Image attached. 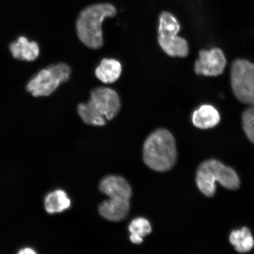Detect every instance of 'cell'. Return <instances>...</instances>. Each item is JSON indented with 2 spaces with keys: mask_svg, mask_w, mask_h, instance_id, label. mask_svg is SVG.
Listing matches in <instances>:
<instances>
[{
  "mask_svg": "<svg viewBox=\"0 0 254 254\" xmlns=\"http://www.w3.org/2000/svg\"><path fill=\"white\" fill-rule=\"evenodd\" d=\"M142 157L146 166L157 172L172 169L177 161L176 141L172 133L163 128L151 132L143 145Z\"/></svg>",
  "mask_w": 254,
  "mask_h": 254,
  "instance_id": "6da1fadb",
  "label": "cell"
},
{
  "mask_svg": "<svg viewBox=\"0 0 254 254\" xmlns=\"http://www.w3.org/2000/svg\"><path fill=\"white\" fill-rule=\"evenodd\" d=\"M99 189L109 197L98 207L101 217L112 222L125 220L130 210L132 192L129 183L122 177L110 175L100 181Z\"/></svg>",
  "mask_w": 254,
  "mask_h": 254,
  "instance_id": "7a4b0ae2",
  "label": "cell"
},
{
  "mask_svg": "<svg viewBox=\"0 0 254 254\" xmlns=\"http://www.w3.org/2000/svg\"><path fill=\"white\" fill-rule=\"evenodd\" d=\"M120 98L112 88L100 87L91 91L87 103L79 104L78 113L84 123L88 125L104 126L106 120L115 118L121 110Z\"/></svg>",
  "mask_w": 254,
  "mask_h": 254,
  "instance_id": "3957f363",
  "label": "cell"
},
{
  "mask_svg": "<svg viewBox=\"0 0 254 254\" xmlns=\"http://www.w3.org/2000/svg\"><path fill=\"white\" fill-rule=\"evenodd\" d=\"M116 14L115 6L110 3L93 4L82 9L76 21V31L79 40L90 49H101L104 45L101 27L103 21Z\"/></svg>",
  "mask_w": 254,
  "mask_h": 254,
  "instance_id": "277c9868",
  "label": "cell"
},
{
  "mask_svg": "<svg viewBox=\"0 0 254 254\" xmlns=\"http://www.w3.org/2000/svg\"><path fill=\"white\" fill-rule=\"evenodd\" d=\"M195 182L198 189L206 197L212 198L216 193V183L231 190L240 189L241 181L236 171L217 159H209L199 164Z\"/></svg>",
  "mask_w": 254,
  "mask_h": 254,
  "instance_id": "5b68a950",
  "label": "cell"
},
{
  "mask_svg": "<svg viewBox=\"0 0 254 254\" xmlns=\"http://www.w3.org/2000/svg\"><path fill=\"white\" fill-rule=\"evenodd\" d=\"M180 28L175 15L168 11L161 12L158 20L159 46L168 56L186 58L189 55V46L185 39L178 36Z\"/></svg>",
  "mask_w": 254,
  "mask_h": 254,
  "instance_id": "8992f818",
  "label": "cell"
},
{
  "mask_svg": "<svg viewBox=\"0 0 254 254\" xmlns=\"http://www.w3.org/2000/svg\"><path fill=\"white\" fill-rule=\"evenodd\" d=\"M71 69L67 64H54L41 69L28 82L26 89L35 97L49 96L60 85L70 79Z\"/></svg>",
  "mask_w": 254,
  "mask_h": 254,
  "instance_id": "52a82bcc",
  "label": "cell"
},
{
  "mask_svg": "<svg viewBox=\"0 0 254 254\" xmlns=\"http://www.w3.org/2000/svg\"><path fill=\"white\" fill-rule=\"evenodd\" d=\"M230 82L238 101L249 106L254 103V63L245 59L234 60L231 67Z\"/></svg>",
  "mask_w": 254,
  "mask_h": 254,
  "instance_id": "ba28073f",
  "label": "cell"
},
{
  "mask_svg": "<svg viewBox=\"0 0 254 254\" xmlns=\"http://www.w3.org/2000/svg\"><path fill=\"white\" fill-rule=\"evenodd\" d=\"M226 65V57L220 48L201 50L199 52L198 59L194 63V71L198 75L217 77L224 72Z\"/></svg>",
  "mask_w": 254,
  "mask_h": 254,
  "instance_id": "9c48e42d",
  "label": "cell"
},
{
  "mask_svg": "<svg viewBox=\"0 0 254 254\" xmlns=\"http://www.w3.org/2000/svg\"><path fill=\"white\" fill-rule=\"evenodd\" d=\"M9 50L14 59L22 61L33 62L40 55V47L36 41H30L21 36L9 45Z\"/></svg>",
  "mask_w": 254,
  "mask_h": 254,
  "instance_id": "30bf717a",
  "label": "cell"
},
{
  "mask_svg": "<svg viewBox=\"0 0 254 254\" xmlns=\"http://www.w3.org/2000/svg\"><path fill=\"white\" fill-rule=\"evenodd\" d=\"M220 113L210 104H203L192 113L193 125L199 129L214 128L220 123Z\"/></svg>",
  "mask_w": 254,
  "mask_h": 254,
  "instance_id": "8fae6325",
  "label": "cell"
},
{
  "mask_svg": "<svg viewBox=\"0 0 254 254\" xmlns=\"http://www.w3.org/2000/svg\"><path fill=\"white\" fill-rule=\"evenodd\" d=\"M122 73V65L118 60L104 59L95 70L97 78L105 84H112L118 80Z\"/></svg>",
  "mask_w": 254,
  "mask_h": 254,
  "instance_id": "7c38bea8",
  "label": "cell"
},
{
  "mask_svg": "<svg viewBox=\"0 0 254 254\" xmlns=\"http://www.w3.org/2000/svg\"><path fill=\"white\" fill-rule=\"evenodd\" d=\"M230 243L237 252L244 254L251 252L254 247V239L249 228L244 227L231 232Z\"/></svg>",
  "mask_w": 254,
  "mask_h": 254,
  "instance_id": "4fadbf2b",
  "label": "cell"
},
{
  "mask_svg": "<svg viewBox=\"0 0 254 254\" xmlns=\"http://www.w3.org/2000/svg\"><path fill=\"white\" fill-rule=\"evenodd\" d=\"M71 201L63 190H58L49 193L44 199V206L48 213H59L67 209Z\"/></svg>",
  "mask_w": 254,
  "mask_h": 254,
  "instance_id": "5bb4252c",
  "label": "cell"
},
{
  "mask_svg": "<svg viewBox=\"0 0 254 254\" xmlns=\"http://www.w3.org/2000/svg\"><path fill=\"white\" fill-rule=\"evenodd\" d=\"M128 230L131 233L130 241L133 244H140L143 242V238L151 233V225L147 220L139 217L133 220L129 225Z\"/></svg>",
  "mask_w": 254,
  "mask_h": 254,
  "instance_id": "9a60e30c",
  "label": "cell"
},
{
  "mask_svg": "<svg viewBox=\"0 0 254 254\" xmlns=\"http://www.w3.org/2000/svg\"><path fill=\"white\" fill-rule=\"evenodd\" d=\"M241 118L244 131L250 141L254 144V103L249 105L243 111Z\"/></svg>",
  "mask_w": 254,
  "mask_h": 254,
  "instance_id": "2e32d148",
  "label": "cell"
},
{
  "mask_svg": "<svg viewBox=\"0 0 254 254\" xmlns=\"http://www.w3.org/2000/svg\"><path fill=\"white\" fill-rule=\"evenodd\" d=\"M37 253L35 252L33 249L31 248H24V249H21L18 252V254H36Z\"/></svg>",
  "mask_w": 254,
  "mask_h": 254,
  "instance_id": "e0dca14e",
  "label": "cell"
}]
</instances>
